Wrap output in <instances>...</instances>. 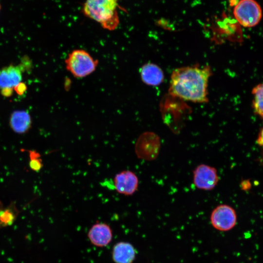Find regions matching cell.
<instances>
[{
	"instance_id": "4",
	"label": "cell",
	"mask_w": 263,
	"mask_h": 263,
	"mask_svg": "<svg viewBox=\"0 0 263 263\" xmlns=\"http://www.w3.org/2000/svg\"><path fill=\"white\" fill-rule=\"evenodd\" d=\"M66 68L75 77H86L96 69L98 60L82 49L72 51L65 60Z\"/></svg>"
},
{
	"instance_id": "9",
	"label": "cell",
	"mask_w": 263,
	"mask_h": 263,
	"mask_svg": "<svg viewBox=\"0 0 263 263\" xmlns=\"http://www.w3.org/2000/svg\"><path fill=\"white\" fill-rule=\"evenodd\" d=\"M116 191L127 196L133 194L137 190L139 180L134 172L129 170H123L117 173L113 179Z\"/></svg>"
},
{
	"instance_id": "6",
	"label": "cell",
	"mask_w": 263,
	"mask_h": 263,
	"mask_svg": "<svg viewBox=\"0 0 263 263\" xmlns=\"http://www.w3.org/2000/svg\"><path fill=\"white\" fill-rule=\"evenodd\" d=\"M160 138L153 132H146L138 138L135 145V152L137 157L147 161L155 160L159 153Z\"/></svg>"
},
{
	"instance_id": "2",
	"label": "cell",
	"mask_w": 263,
	"mask_h": 263,
	"mask_svg": "<svg viewBox=\"0 0 263 263\" xmlns=\"http://www.w3.org/2000/svg\"><path fill=\"white\" fill-rule=\"evenodd\" d=\"M119 7L118 0H86L82 12L103 28L113 31L119 23Z\"/></svg>"
},
{
	"instance_id": "18",
	"label": "cell",
	"mask_w": 263,
	"mask_h": 263,
	"mask_svg": "<svg viewBox=\"0 0 263 263\" xmlns=\"http://www.w3.org/2000/svg\"></svg>"
},
{
	"instance_id": "8",
	"label": "cell",
	"mask_w": 263,
	"mask_h": 263,
	"mask_svg": "<svg viewBox=\"0 0 263 263\" xmlns=\"http://www.w3.org/2000/svg\"><path fill=\"white\" fill-rule=\"evenodd\" d=\"M219 179L217 169L207 164H200L193 171L194 185L201 190L210 191L213 189L217 185Z\"/></svg>"
},
{
	"instance_id": "11",
	"label": "cell",
	"mask_w": 263,
	"mask_h": 263,
	"mask_svg": "<svg viewBox=\"0 0 263 263\" xmlns=\"http://www.w3.org/2000/svg\"><path fill=\"white\" fill-rule=\"evenodd\" d=\"M133 245L127 242H119L113 246L112 256L115 263H132L136 255Z\"/></svg>"
},
{
	"instance_id": "3",
	"label": "cell",
	"mask_w": 263,
	"mask_h": 263,
	"mask_svg": "<svg viewBox=\"0 0 263 263\" xmlns=\"http://www.w3.org/2000/svg\"><path fill=\"white\" fill-rule=\"evenodd\" d=\"M31 60L23 57L18 65L11 64L0 70V93L4 97L11 96L21 84L23 74L31 68Z\"/></svg>"
},
{
	"instance_id": "13",
	"label": "cell",
	"mask_w": 263,
	"mask_h": 263,
	"mask_svg": "<svg viewBox=\"0 0 263 263\" xmlns=\"http://www.w3.org/2000/svg\"><path fill=\"white\" fill-rule=\"evenodd\" d=\"M9 124L14 132L18 134H24L31 127V117L26 111H15L10 115Z\"/></svg>"
},
{
	"instance_id": "10",
	"label": "cell",
	"mask_w": 263,
	"mask_h": 263,
	"mask_svg": "<svg viewBox=\"0 0 263 263\" xmlns=\"http://www.w3.org/2000/svg\"><path fill=\"white\" fill-rule=\"evenodd\" d=\"M87 236L94 246L103 247L107 246L113 239V230L109 225L104 223H96L89 229Z\"/></svg>"
},
{
	"instance_id": "5",
	"label": "cell",
	"mask_w": 263,
	"mask_h": 263,
	"mask_svg": "<svg viewBox=\"0 0 263 263\" xmlns=\"http://www.w3.org/2000/svg\"><path fill=\"white\" fill-rule=\"evenodd\" d=\"M233 15L241 25L251 27L260 22L262 11L260 5L255 0H240L234 6Z\"/></svg>"
},
{
	"instance_id": "7",
	"label": "cell",
	"mask_w": 263,
	"mask_h": 263,
	"mask_svg": "<svg viewBox=\"0 0 263 263\" xmlns=\"http://www.w3.org/2000/svg\"><path fill=\"white\" fill-rule=\"evenodd\" d=\"M210 221L212 226L220 231L232 229L237 223V214L235 209L226 204L217 206L212 211Z\"/></svg>"
},
{
	"instance_id": "17",
	"label": "cell",
	"mask_w": 263,
	"mask_h": 263,
	"mask_svg": "<svg viewBox=\"0 0 263 263\" xmlns=\"http://www.w3.org/2000/svg\"><path fill=\"white\" fill-rule=\"evenodd\" d=\"M256 142L258 145L263 148V127L258 134Z\"/></svg>"
},
{
	"instance_id": "14",
	"label": "cell",
	"mask_w": 263,
	"mask_h": 263,
	"mask_svg": "<svg viewBox=\"0 0 263 263\" xmlns=\"http://www.w3.org/2000/svg\"><path fill=\"white\" fill-rule=\"evenodd\" d=\"M252 94L254 110L263 119V84L256 86L253 90Z\"/></svg>"
},
{
	"instance_id": "1",
	"label": "cell",
	"mask_w": 263,
	"mask_h": 263,
	"mask_svg": "<svg viewBox=\"0 0 263 263\" xmlns=\"http://www.w3.org/2000/svg\"><path fill=\"white\" fill-rule=\"evenodd\" d=\"M211 75L208 65L197 64L177 68L171 75L169 93L187 101L206 103L208 100V81Z\"/></svg>"
},
{
	"instance_id": "16",
	"label": "cell",
	"mask_w": 263,
	"mask_h": 263,
	"mask_svg": "<svg viewBox=\"0 0 263 263\" xmlns=\"http://www.w3.org/2000/svg\"><path fill=\"white\" fill-rule=\"evenodd\" d=\"M9 208L0 212V220L3 222H11L13 221L14 216L12 212Z\"/></svg>"
},
{
	"instance_id": "12",
	"label": "cell",
	"mask_w": 263,
	"mask_h": 263,
	"mask_svg": "<svg viewBox=\"0 0 263 263\" xmlns=\"http://www.w3.org/2000/svg\"><path fill=\"white\" fill-rule=\"evenodd\" d=\"M140 77L143 82L148 85L157 86L164 80V73L157 65L149 63L143 65L140 69Z\"/></svg>"
},
{
	"instance_id": "15",
	"label": "cell",
	"mask_w": 263,
	"mask_h": 263,
	"mask_svg": "<svg viewBox=\"0 0 263 263\" xmlns=\"http://www.w3.org/2000/svg\"><path fill=\"white\" fill-rule=\"evenodd\" d=\"M29 156L30 169L35 171H39L43 167L42 160L40 158V154L35 150H30Z\"/></svg>"
}]
</instances>
